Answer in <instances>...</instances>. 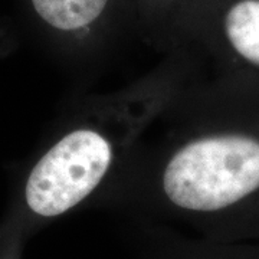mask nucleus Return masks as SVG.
I'll list each match as a JSON object with an SVG mask.
<instances>
[{"mask_svg":"<svg viewBox=\"0 0 259 259\" xmlns=\"http://www.w3.org/2000/svg\"><path fill=\"white\" fill-rule=\"evenodd\" d=\"M196 0H128L139 12L140 18L150 22H167L177 26L189 8Z\"/></svg>","mask_w":259,"mask_h":259,"instance_id":"39448f33","label":"nucleus"},{"mask_svg":"<svg viewBox=\"0 0 259 259\" xmlns=\"http://www.w3.org/2000/svg\"><path fill=\"white\" fill-rule=\"evenodd\" d=\"M228 71L259 82V0H196L177 23Z\"/></svg>","mask_w":259,"mask_h":259,"instance_id":"7ed1b4c3","label":"nucleus"},{"mask_svg":"<svg viewBox=\"0 0 259 259\" xmlns=\"http://www.w3.org/2000/svg\"><path fill=\"white\" fill-rule=\"evenodd\" d=\"M39 22L65 44L98 39L128 0H29Z\"/></svg>","mask_w":259,"mask_h":259,"instance_id":"20e7f679","label":"nucleus"},{"mask_svg":"<svg viewBox=\"0 0 259 259\" xmlns=\"http://www.w3.org/2000/svg\"><path fill=\"white\" fill-rule=\"evenodd\" d=\"M158 170L154 207L209 221L259 206V82L225 78Z\"/></svg>","mask_w":259,"mask_h":259,"instance_id":"f257e3e1","label":"nucleus"},{"mask_svg":"<svg viewBox=\"0 0 259 259\" xmlns=\"http://www.w3.org/2000/svg\"><path fill=\"white\" fill-rule=\"evenodd\" d=\"M120 154V140L110 125L83 121L66 130L29 173V212L51 221L75 210L101 187Z\"/></svg>","mask_w":259,"mask_h":259,"instance_id":"f03ea898","label":"nucleus"}]
</instances>
